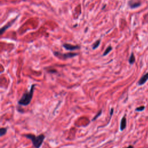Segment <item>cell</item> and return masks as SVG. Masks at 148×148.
Listing matches in <instances>:
<instances>
[{
	"label": "cell",
	"instance_id": "6da1fadb",
	"mask_svg": "<svg viewBox=\"0 0 148 148\" xmlns=\"http://www.w3.org/2000/svg\"><path fill=\"white\" fill-rule=\"evenodd\" d=\"M36 84H32L30 90L28 91L25 92L21 98L20 99V100L18 101V104L22 106H27L29 105L32 100L33 94H34V88L35 87Z\"/></svg>",
	"mask_w": 148,
	"mask_h": 148
},
{
	"label": "cell",
	"instance_id": "7a4b0ae2",
	"mask_svg": "<svg viewBox=\"0 0 148 148\" xmlns=\"http://www.w3.org/2000/svg\"><path fill=\"white\" fill-rule=\"evenodd\" d=\"M24 136L32 141V144L35 148H39L42 146L45 138V136L43 134H40L38 136H35L33 134H25Z\"/></svg>",
	"mask_w": 148,
	"mask_h": 148
},
{
	"label": "cell",
	"instance_id": "3957f363",
	"mask_svg": "<svg viewBox=\"0 0 148 148\" xmlns=\"http://www.w3.org/2000/svg\"><path fill=\"white\" fill-rule=\"evenodd\" d=\"M53 54L60 59L66 60L69 58H72L73 57H75L78 55V53H62L60 51H53Z\"/></svg>",
	"mask_w": 148,
	"mask_h": 148
},
{
	"label": "cell",
	"instance_id": "277c9868",
	"mask_svg": "<svg viewBox=\"0 0 148 148\" xmlns=\"http://www.w3.org/2000/svg\"><path fill=\"white\" fill-rule=\"evenodd\" d=\"M62 46L66 50H69V51H73L75 50H78L80 49V46L78 45H72L69 43H64Z\"/></svg>",
	"mask_w": 148,
	"mask_h": 148
},
{
	"label": "cell",
	"instance_id": "5b68a950",
	"mask_svg": "<svg viewBox=\"0 0 148 148\" xmlns=\"http://www.w3.org/2000/svg\"><path fill=\"white\" fill-rule=\"evenodd\" d=\"M17 17H18V16H17L15 18H14L13 20H12V21H10V22H9L8 24H6V25H5L2 28H1V30H0V34H1V35H2V34H3V33L8 29V28H9L10 27H11L12 25V24L15 22V21L16 20V19L17 18Z\"/></svg>",
	"mask_w": 148,
	"mask_h": 148
},
{
	"label": "cell",
	"instance_id": "8992f818",
	"mask_svg": "<svg viewBox=\"0 0 148 148\" xmlns=\"http://www.w3.org/2000/svg\"><path fill=\"white\" fill-rule=\"evenodd\" d=\"M147 80H148V72L146 73V74H145L144 75H143L142 77H140V79L138 81V84L139 86L143 85V84H145L146 82V81Z\"/></svg>",
	"mask_w": 148,
	"mask_h": 148
},
{
	"label": "cell",
	"instance_id": "52a82bcc",
	"mask_svg": "<svg viewBox=\"0 0 148 148\" xmlns=\"http://www.w3.org/2000/svg\"><path fill=\"white\" fill-rule=\"evenodd\" d=\"M126 124H127V121H126V118L125 116H124L121 120V122H120V130L123 131L125 129V128L126 127Z\"/></svg>",
	"mask_w": 148,
	"mask_h": 148
},
{
	"label": "cell",
	"instance_id": "ba28073f",
	"mask_svg": "<svg viewBox=\"0 0 148 148\" xmlns=\"http://www.w3.org/2000/svg\"><path fill=\"white\" fill-rule=\"evenodd\" d=\"M128 5L130 6V8H137V7L139 6L140 5V3H139V2H135V3H134V2H131L130 1L129 3H128Z\"/></svg>",
	"mask_w": 148,
	"mask_h": 148
},
{
	"label": "cell",
	"instance_id": "9c48e42d",
	"mask_svg": "<svg viewBox=\"0 0 148 148\" xmlns=\"http://www.w3.org/2000/svg\"><path fill=\"white\" fill-rule=\"evenodd\" d=\"M135 61V58L134 54L133 53H132L131 54V56H130V58H129V60H128L129 63H130V64H133L134 63Z\"/></svg>",
	"mask_w": 148,
	"mask_h": 148
},
{
	"label": "cell",
	"instance_id": "30bf717a",
	"mask_svg": "<svg viewBox=\"0 0 148 148\" xmlns=\"http://www.w3.org/2000/svg\"><path fill=\"white\" fill-rule=\"evenodd\" d=\"M100 43H101V40L99 39V40H96L92 45V49H97L100 45Z\"/></svg>",
	"mask_w": 148,
	"mask_h": 148
},
{
	"label": "cell",
	"instance_id": "8fae6325",
	"mask_svg": "<svg viewBox=\"0 0 148 148\" xmlns=\"http://www.w3.org/2000/svg\"><path fill=\"white\" fill-rule=\"evenodd\" d=\"M112 46H108L106 49V50H105V51H104V53H103V56H106V55H107L111 50H112Z\"/></svg>",
	"mask_w": 148,
	"mask_h": 148
},
{
	"label": "cell",
	"instance_id": "7c38bea8",
	"mask_svg": "<svg viewBox=\"0 0 148 148\" xmlns=\"http://www.w3.org/2000/svg\"><path fill=\"white\" fill-rule=\"evenodd\" d=\"M7 132V128H1L0 129V136H2L4 135Z\"/></svg>",
	"mask_w": 148,
	"mask_h": 148
},
{
	"label": "cell",
	"instance_id": "4fadbf2b",
	"mask_svg": "<svg viewBox=\"0 0 148 148\" xmlns=\"http://www.w3.org/2000/svg\"><path fill=\"white\" fill-rule=\"evenodd\" d=\"M101 113H102V110H101L98 113V114H97L94 116V117L92 119V121H94L95 119H97V118H98V117L101 115Z\"/></svg>",
	"mask_w": 148,
	"mask_h": 148
},
{
	"label": "cell",
	"instance_id": "5bb4252c",
	"mask_svg": "<svg viewBox=\"0 0 148 148\" xmlns=\"http://www.w3.org/2000/svg\"><path fill=\"white\" fill-rule=\"evenodd\" d=\"M145 109V106H139V108H137L136 109V111H142Z\"/></svg>",
	"mask_w": 148,
	"mask_h": 148
},
{
	"label": "cell",
	"instance_id": "9a60e30c",
	"mask_svg": "<svg viewBox=\"0 0 148 148\" xmlns=\"http://www.w3.org/2000/svg\"><path fill=\"white\" fill-rule=\"evenodd\" d=\"M113 109L112 108L111 110H110V117H112V114H113Z\"/></svg>",
	"mask_w": 148,
	"mask_h": 148
},
{
	"label": "cell",
	"instance_id": "2e32d148",
	"mask_svg": "<svg viewBox=\"0 0 148 148\" xmlns=\"http://www.w3.org/2000/svg\"><path fill=\"white\" fill-rule=\"evenodd\" d=\"M125 148H134V147L132 146H128L127 147H125Z\"/></svg>",
	"mask_w": 148,
	"mask_h": 148
}]
</instances>
